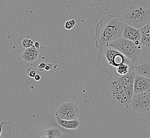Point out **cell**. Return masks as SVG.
I'll list each match as a JSON object with an SVG mask.
<instances>
[{
  "instance_id": "cell-1",
  "label": "cell",
  "mask_w": 150,
  "mask_h": 138,
  "mask_svg": "<svg viewBox=\"0 0 150 138\" xmlns=\"http://www.w3.org/2000/svg\"><path fill=\"white\" fill-rule=\"evenodd\" d=\"M97 61L98 70L112 80L127 75L135 68L132 61L109 46L99 49Z\"/></svg>"
},
{
  "instance_id": "cell-2",
  "label": "cell",
  "mask_w": 150,
  "mask_h": 138,
  "mask_svg": "<svg viewBox=\"0 0 150 138\" xmlns=\"http://www.w3.org/2000/svg\"><path fill=\"white\" fill-rule=\"evenodd\" d=\"M126 24L120 15H107L96 25L94 42L96 47L100 49L115 40L123 37Z\"/></svg>"
},
{
  "instance_id": "cell-3",
  "label": "cell",
  "mask_w": 150,
  "mask_h": 138,
  "mask_svg": "<svg viewBox=\"0 0 150 138\" xmlns=\"http://www.w3.org/2000/svg\"><path fill=\"white\" fill-rule=\"evenodd\" d=\"M122 18L126 25L141 29L150 23V10L141 6L132 5L125 11Z\"/></svg>"
},
{
  "instance_id": "cell-4",
  "label": "cell",
  "mask_w": 150,
  "mask_h": 138,
  "mask_svg": "<svg viewBox=\"0 0 150 138\" xmlns=\"http://www.w3.org/2000/svg\"><path fill=\"white\" fill-rule=\"evenodd\" d=\"M0 138H40L35 134L23 123L2 122Z\"/></svg>"
},
{
  "instance_id": "cell-5",
  "label": "cell",
  "mask_w": 150,
  "mask_h": 138,
  "mask_svg": "<svg viewBox=\"0 0 150 138\" xmlns=\"http://www.w3.org/2000/svg\"><path fill=\"white\" fill-rule=\"evenodd\" d=\"M108 46L117 49L134 63L137 62L141 55L142 49L140 45H137L134 42L124 37L113 42Z\"/></svg>"
},
{
  "instance_id": "cell-6",
  "label": "cell",
  "mask_w": 150,
  "mask_h": 138,
  "mask_svg": "<svg viewBox=\"0 0 150 138\" xmlns=\"http://www.w3.org/2000/svg\"><path fill=\"white\" fill-rule=\"evenodd\" d=\"M109 89L113 100L119 105L125 106L128 108L130 102L128 99L127 93L124 87L117 79L112 80Z\"/></svg>"
},
{
  "instance_id": "cell-7",
  "label": "cell",
  "mask_w": 150,
  "mask_h": 138,
  "mask_svg": "<svg viewBox=\"0 0 150 138\" xmlns=\"http://www.w3.org/2000/svg\"><path fill=\"white\" fill-rule=\"evenodd\" d=\"M130 106L133 111L146 113L150 111V91L134 94L130 101Z\"/></svg>"
},
{
  "instance_id": "cell-8",
  "label": "cell",
  "mask_w": 150,
  "mask_h": 138,
  "mask_svg": "<svg viewBox=\"0 0 150 138\" xmlns=\"http://www.w3.org/2000/svg\"><path fill=\"white\" fill-rule=\"evenodd\" d=\"M79 114V109L77 104L68 101L62 104L59 107L55 115L60 118L66 120H72L77 119Z\"/></svg>"
},
{
  "instance_id": "cell-9",
  "label": "cell",
  "mask_w": 150,
  "mask_h": 138,
  "mask_svg": "<svg viewBox=\"0 0 150 138\" xmlns=\"http://www.w3.org/2000/svg\"><path fill=\"white\" fill-rule=\"evenodd\" d=\"M136 75V73L134 68L133 70L127 73V75L116 78L124 87L127 93L128 99L130 103L134 95V84Z\"/></svg>"
},
{
  "instance_id": "cell-10",
  "label": "cell",
  "mask_w": 150,
  "mask_h": 138,
  "mask_svg": "<svg viewBox=\"0 0 150 138\" xmlns=\"http://www.w3.org/2000/svg\"><path fill=\"white\" fill-rule=\"evenodd\" d=\"M108 0H61L64 6L70 8L96 7Z\"/></svg>"
},
{
  "instance_id": "cell-11",
  "label": "cell",
  "mask_w": 150,
  "mask_h": 138,
  "mask_svg": "<svg viewBox=\"0 0 150 138\" xmlns=\"http://www.w3.org/2000/svg\"><path fill=\"white\" fill-rule=\"evenodd\" d=\"M148 91H150V79L136 74L134 84V94Z\"/></svg>"
},
{
  "instance_id": "cell-12",
  "label": "cell",
  "mask_w": 150,
  "mask_h": 138,
  "mask_svg": "<svg viewBox=\"0 0 150 138\" xmlns=\"http://www.w3.org/2000/svg\"><path fill=\"white\" fill-rule=\"evenodd\" d=\"M123 37L134 42L136 41L141 42V34L140 30L130 25H126L125 28Z\"/></svg>"
},
{
  "instance_id": "cell-13",
  "label": "cell",
  "mask_w": 150,
  "mask_h": 138,
  "mask_svg": "<svg viewBox=\"0 0 150 138\" xmlns=\"http://www.w3.org/2000/svg\"><path fill=\"white\" fill-rule=\"evenodd\" d=\"M40 53V49L33 46L26 49L21 55V58L27 63H33L38 60Z\"/></svg>"
},
{
  "instance_id": "cell-14",
  "label": "cell",
  "mask_w": 150,
  "mask_h": 138,
  "mask_svg": "<svg viewBox=\"0 0 150 138\" xmlns=\"http://www.w3.org/2000/svg\"><path fill=\"white\" fill-rule=\"evenodd\" d=\"M56 121L58 124L67 129L74 130L77 129L80 125V122L77 119L72 120H66L60 118L58 115H55Z\"/></svg>"
},
{
  "instance_id": "cell-15",
  "label": "cell",
  "mask_w": 150,
  "mask_h": 138,
  "mask_svg": "<svg viewBox=\"0 0 150 138\" xmlns=\"http://www.w3.org/2000/svg\"><path fill=\"white\" fill-rule=\"evenodd\" d=\"M141 34V43L145 47L150 46V23H147L144 27L139 29Z\"/></svg>"
},
{
  "instance_id": "cell-16",
  "label": "cell",
  "mask_w": 150,
  "mask_h": 138,
  "mask_svg": "<svg viewBox=\"0 0 150 138\" xmlns=\"http://www.w3.org/2000/svg\"><path fill=\"white\" fill-rule=\"evenodd\" d=\"M62 134L60 129L57 127H51L42 133L40 138H60Z\"/></svg>"
},
{
  "instance_id": "cell-17",
  "label": "cell",
  "mask_w": 150,
  "mask_h": 138,
  "mask_svg": "<svg viewBox=\"0 0 150 138\" xmlns=\"http://www.w3.org/2000/svg\"><path fill=\"white\" fill-rule=\"evenodd\" d=\"M137 75H141L150 79V62H145L137 66H135Z\"/></svg>"
},
{
  "instance_id": "cell-18",
  "label": "cell",
  "mask_w": 150,
  "mask_h": 138,
  "mask_svg": "<svg viewBox=\"0 0 150 138\" xmlns=\"http://www.w3.org/2000/svg\"><path fill=\"white\" fill-rule=\"evenodd\" d=\"M21 45H22V46L23 47V48L26 49L30 48L32 46H34V42L30 39L25 38L23 40V42L21 43Z\"/></svg>"
},
{
  "instance_id": "cell-19",
  "label": "cell",
  "mask_w": 150,
  "mask_h": 138,
  "mask_svg": "<svg viewBox=\"0 0 150 138\" xmlns=\"http://www.w3.org/2000/svg\"><path fill=\"white\" fill-rule=\"evenodd\" d=\"M75 25H76V21L74 19L67 21L64 23V28L67 30H69L72 29V28H74Z\"/></svg>"
},
{
  "instance_id": "cell-20",
  "label": "cell",
  "mask_w": 150,
  "mask_h": 138,
  "mask_svg": "<svg viewBox=\"0 0 150 138\" xmlns=\"http://www.w3.org/2000/svg\"><path fill=\"white\" fill-rule=\"evenodd\" d=\"M27 73L30 78H34L37 75V70L34 67H30L27 70Z\"/></svg>"
},
{
  "instance_id": "cell-21",
  "label": "cell",
  "mask_w": 150,
  "mask_h": 138,
  "mask_svg": "<svg viewBox=\"0 0 150 138\" xmlns=\"http://www.w3.org/2000/svg\"><path fill=\"white\" fill-rule=\"evenodd\" d=\"M46 65V64L45 63L42 62L40 64H39V65H38V69L40 71H43L44 70H45Z\"/></svg>"
},
{
  "instance_id": "cell-22",
  "label": "cell",
  "mask_w": 150,
  "mask_h": 138,
  "mask_svg": "<svg viewBox=\"0 0 150 138\" xmlns=\"http://www.w3.org/2000/svg\"><path fill=\"white\" fill-rule=\"evenodd\" d=\"M52 68H53V65H52V64H46L45 70H46V71H50V70H52Z\"/></svg>"
},
{
  "instance_id": "cell-23",
  "label": "cell",
  "mask_w": 150,
  "mask_h": 138,
  "mask_svg": "<svg viewBox=\"0 0 150 138\" xmlns=\"http://www.w3.org/2000/svg\"><path fill=\"white\" fill-rule=\"evenodd\" d=\"M60 138H72V136L67 133H62Z\"/></svg>"
},
{
  "instance_id": "cell-24",
  "label": "cell",
  "mask_w": 150,
  "mask_h": 138,
  "mask_svg": "<svg viewBox=\"0 0 150 138\" xmlns=\"http://www.w3.org/2000/svg\"><path fill=\"white\" fill-rule=\"evenodd\" d=\"M34 78V79H35L36 81H39L41 79V77H40V75L37 74L35 75V77Z\"/></svg>"
},
{
  "instance_id": "cell-25",
  "label": "cell",
  "mask_w": 150,
  "mask_h": 138,
  "mask_svg": "<svg viewBox=\"0 0 150 138\" xmlns=\"http://www.w3.org/2000/svg\"><path fill=\"white\" fill-rule=\"evenodd\" d=\"M36 48H37L38 49H40V44L38 42H35L34 43V45Z\"/></svg>"
}]
</instances>
